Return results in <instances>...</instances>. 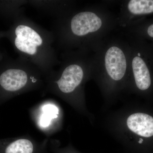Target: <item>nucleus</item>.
<instances>
[{
    "mask_svg": "<svg viewBox=\"0 0 153 153\" xmlns=\"http://www.w3.org/2000/svg\"><path fill=\"white\" fill-rule=\"evenodd\" d=\"M28 4L27 0L0 1V16L7 22L13 23L24 13V7Z\"/></svg>",
    "mask_w": 153,
    "mask_h": 153,
    "instance_id": "obj_10",
    "label": "nucleus"
},
{
    "mask_svg": "<svg viewBox=\"0 0 153 153\" xmlns=\"http://www.w3.org/2000/svg\"><path fill=\"white\" fill-rule=\"evenodd\" d=\"M93 53V74L102 82L116 85L128 76L130 46L126 37L108 36Z\"/></svg>",
    "mask_w": 153,
    "mask_h": 153,
    "instance_id": "obj_3",
    "label": "nucleus"
},
{
    "mask_svg": "<svg viewBox=\"0 0 153 153\" xmlns=\"http://www.w3.org/2000/svg\"><path fill=\"white\" fill-rule=\"evenodd\" d=\"M93 53L83 49L61 52L59 69L47 75L50 87L63 95L79 92L85 80L93 74Z\"/></svg>",
    "mask_w": 153,
    "mask_h": 153,
    "instance_id": "obj_4",
    "label": "nucleus"
},
{
    "mask_svg": "<svg viewBox=\"0 0 153 153\" xmlns=\"http://www.w3.org/2000/svg\"><path fill=\"white\" fill-rule=\"evenodd\" d=\"M59 109L55 105H45L42 108V114L39 119V125L41 127L49 126L53 120L57 118L59 114Z\"/></svg>",
    "mask_w": 153,
    "mask_h": 153,
    "instance_id": "obj_12",
    "label": "nucleus"
},
{
    "mask_svg": "<svg viewBox=\"0 0 153 153\" xmlns=\"http://www.w3.org/2000/svg\"><path fill=\"white\" fill-rule=\"evenodd\" d=\"M128 128L136 134L144 138L153 137V116L144 112H137L131 115L127 120Z\"/></svg>",
    "mask_w": 153,
    "mask_h": 153,
    "instance_id": "obj_9",
    "label": "nucleus"
},
{
    "mask_svg": "<svg viewBox=\"0 0 153 153\" xmlns=\"http://www.w3.org/2000/svg\"><path fill=\"white\" fill-rule=\"evenodd\" d=\"M28 4L55 20L65 18L77 8L74 1L33 0L28 1Z\"/></svg>",
    "mask_w": 153,
    "mask_h": 153,
    "instance_id": "obj_8",
    "label": "nucleus"
},
{
    "mask_svg": "<svg viewBox=\"0 0 153 153\" xmlns=\"http://www.w3.org/2000/svg\"><path fill=\"white\" fill-rule=\"evenodd\" d=\"M130 46L129 76L139 91L147 92L153 85V57L141 38L123 33Z\"/></svg>",
    "mask_w": 153,
    "mask_h": 153,
    "instance_id": "obj_6",
    "label": "nucleus"
},
{
    "mask_svg": "<svg viewBox=\"0 0 153 153\" xmlns=\"http://www.w3.org/2000/svg\"><path fill=\"white\" fill-rule=\"evenodd\" d=\"M6 38L22 57L48 75L60 63L55 47L54 36L36 24L25 13L11 23L6 31H0V39Z\"/></svg>",
    "mask_w": 153,
    "mask_h": 153,
    "instance_id": "obj_2",
    "label": "nucleus"
},
{
    "mask_svg": "<svg viewBox=\"0 0 153 153\" xmlns=\"http://www.w3.org/2000/svg\"><path fill=\"white\" fill-rule=\"evenodd\" d=\"M3 57V52L1 51V49H0V61L2 60Z\"/></svg>",
    "mask_w": 153,
    "mask_h": 153,
    "instance_id": "obj_13",
    "label": "nucleus"
},
{
    "mask_svg": "<svg viewBox=\"0 0 153 153\" xmlns=\"http://www.w3.org/2000/svg\"><path fill=\"white\" fill-rule=\"evenodd\" d=\"M117 26V16L99 4L77 8L67 17L55 20L51 32L57 50L93 52Z\"/></svg>",
    "mask_w": 153,
    "mask_h": 153,
    "instance_id": "obj_1",
    "label": "nucleus"
},
{
    "mask_svg": "<svg viewBox=\"0 0 153 153\" xmlns=\"http://www.w3.org/2000/svg\"><path fill=\"white\" fill-rule=\"evenodd\" d=\"M33 144L31 141L19 139L6 144L4 153H33Z\"/></svg>",
    "mask_w": 153,
    "mask_h": 153,
    "instance_id": "obj_11",
    "label": "nucleus"
},
{
    "mask_svg": "<svg viewBox=\"0 0 153 153\" xmlns=\"http://www.w3.org/2000/svg\"><path fill=\"white\" fill-rule=\"evenodd\" d=\"M153 14V0H125L121 2L118 26L126 29L139 24L142 18Z\"/></svg>",
    "mask_w": 153,
    "mask_h": 153,
    "instance_id": "obj_7",
    "label": "nucleus"
},
{
    "mask_svg": "<svg viewBox=\"0 0 153 153\" xmlns=\"http://www.w3.org/2000/svg\"><path fill=\"white\" fill-rule=\"evenodd\" d=\"M0 61V99H4L38 85L44 74L36 65L19 57L12 58L3 52Z\"/></svg>",
    "mask_w": 153,
    "mask_h": 153,
    "instance_id": "obj_5",
    "label": "nucleus"
}]
</instances>
